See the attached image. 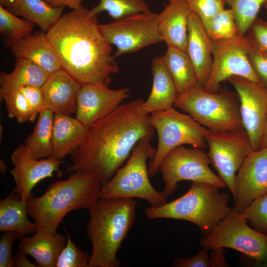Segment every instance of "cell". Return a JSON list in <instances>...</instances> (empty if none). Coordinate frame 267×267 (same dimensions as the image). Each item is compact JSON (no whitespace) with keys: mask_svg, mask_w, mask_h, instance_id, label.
Listing matches in <instances>:
<instances>
[{"mask_svg":"<svg viewBox=\"0 0 267 267\" xmlns=\"http://www.w3.org/2000/svg\"><path fill=\"white\" fill-rule=\"evenodd\" d=\"M212 40L199 17L190 9L188 22L187 52L192 64L198 85L204 87L213 63Z\"/></svg>","mask_w":267,"mask_h":267,"instance_id":"cell-18","label":"cell"},{"mask_svg":"<svg viewBox=\"0 0 267 267\" xmlns=\"http://www.w3.org/2000/svg\"><path fill=\"white\" fill-rule=\"evenodd\" d=\"M190 9L205 22L225 8L224 0H184Z\"/></svg>","mask_w":267,"mask_h":267,"instance_id":"cell-38","label":"cell"},{"mask_svg":"<svg viewBox=\"0 0 267 267\" xmlns=\"http://www.w3.org/2000/svg\"><path fill=\"white\" fill-rule=\"evenodd\" d=\"M27 202L13 190L0 201V231L17 232L19 238L35 233L39 229L36 222L27 218Z\"/></svg>","mask_w":267,"mask_h":267,"instance_id":"cell-25","label":"cell"},{"mask_svg":"<svg viewBox=\"0 0 267 267\" xmlns=\"http://www.w3.org/2000/svg\"><path fill=\"white\" fill-rule=\"evenodd\" d=\"M10 160L14 167L9 173L16 185L13 190L24 201H27L33 188L41 180L52 177L54 172L60 175L62 174L59 167L62 160L53 156L34 159L30 155L24 144L13 151Z\"/></svg>","mask_w":267,"mask_h":267,"instance_id":"cell-16","label":"cell"},{"mask_svg":"<svg viewBox=\"0 0 267 267\" xmlns=\"http://www.w3.org/2000/svg\"><path fill=\"white\" fill-rule=\"evenodd\" d=\"M212 250L209 257L208 249L202 247L195 256L190 257L177 258L172 267H228L224 256V248H215Z\"/></svg>","mask_w":267,"mask_h":267,"instance_id":"cell-34","label":"cell"},{"mask_svg":"<svg viewBox=\"0 0 267 267\" xmlns=\"http://www.w3.org/2000/svg\"><path fill=\"white\" fill-rule=\"evenodd\" d=\"M64 231L67 238V244L58 258L56 267H89L90 256L73 242L65 229Z\"/></svg>","mask_w":267,"mask_h":267,"instance_id":"cell-37","label":"cell"},{"mask_svg":"<svg viewBox=\"0 0 267 267\" xmlns=\"http://www.w3.org/2000/svg\"><path fill=\"white\" fill-rule=\"evenodd\" d=\"M25 96L32 113V122L38 114L45 108L44 100L42 87H26L19 89Z\"/></svg>","mask_w":267,"mask_h":267,"instance_id":"cell-41","label":"cell"},{"mask_svg":"<svg viewBox=\"0 0 267 267\" xmlns=\"http://www.w3.org/2000/svg\"><path fill=\"white\" fill-rule=\"evenodd\" d=\"M130 92L125 88L112 89L94 84L82 86L78 94L76 118L89 128L118 108Z\"/></svg>","mask_w":267,"mask_h":267,"instance_id":"cell-17","label":"cell"},{"mask_svg":"<svg viewBox=\"0 0 267 267\" xmlns=\"http://www.w3.org/2000/svg\"><path fill=\"white\" fill-rule=\"evenodd\" d=\"M0 100L4 101L9 118H15L18 123L32 122V113L27 101L20 90L0 92Z\"/></svg>","mask_w":267,"mask_h":267,"instance_id":"cell-35","label":"cell"},{"mask_svg":"<svg viewBox=\"0 0 267 267\" xmlns=\"http://www.w3.org/2000/svg\"><path fill=\"white\" fill-rule=\"evenodd\" d=\"M14 266L16 267H37L28 259L27 254L20 250L17 251L13 257Z\"/></svg>","mask_w":267,"mask_h":267,"instance_id":"cell-44","label":"cell"},{"mask_svg":"<svg viewBox=\"0 0 267 267\" xmlns=\"http://www.w3.org/2000/svg\"><path fill=\"white\" fill-rule=\"evenodd\" d=\"M248 56L259 84L267 89V52L252 46Z\"/></svg>","mask_w":267,"mask_h":267,"instance_id":"cell-39","label":"cell"},{"mask_svg":"<svg viewBox=\"0 0 267 267\" xmlns=\"http://www.w3.org/2000/svg\"><path fill=\"white\" fill-rule=\"evenodd\" d=\"M232 10L240 36L246 35L267 0H224Z\"/></svg>","mask_w":267,"mask_h":267,"instance_id":"cell-32","label":"cell"},{"mask_svg":"<svg viewBox=\"0 0 267 267\" xmlns=\"http://www.w3.org/2000/svg\"><path fill=\"white\" fill-rule=\"evenodd\" d=\"M203 23L213 42L228 40L239 35L234 14L230 8H224Z\"/></svg>","mask_w":267,"mask_h":267,"instance_id":"cell-31","label":"cell"},{"mask_svg":"<svg viewBox=\"0 0 267 267\" xmlns=\"http://www.w3.org/2000/svg\"><path fill=\"white\" fill-rule=\"evenodd\" d=\"M263 6L264 7L266 13L267 14V0L265 1V2L263 4Z\"/></svg>","mask_w":267,"mask_h":267,"instance_id":"cell-48","label":"cell"},{"mask_svg":"<svg viewBox=\"0 0 267 267\" xmlns=\"http://www.w3.org/2000/svg\"><path fill=\"white\" fill-rule=\"evenodd\" d=\"M247 33L253 47L267 52V22L257 18Z\"/></svg>","mask_w":267,"mask_h":267,"instance_id":"cell-40","label":"cell"},{"mask_svg":"<svg viewBox=\"0 0 267 267\" xmlns=\"http://www.w3.org/2000/svg\"><path fill=\"white\" fill-rule=\"evenodd\" d=\"M101 184L93 174L75 172L65 180L51 183L44 194L31 196L27 202L28 215L39 229L54 234L70 211L89 209L100 198Z\"/></svg>","mask_w":267,"mask_h":267,"instance_id":"cell-4","label":"cell"},{"mask_svg":"<svg viewBox=\"0 0 267 267\" xmlns=\"http://www.w3.org/2000/svg\"><path fill=\"white\" fill-rule=\"evenodd\" d=\"M234 209L241 212L267 193V148L253 151L244 160L234 181Z\"/></svg>","mask_w":267,"mask_h":267,"instance_id":"cell-15","label":"cell"},{"mask_svg":"<svg viewBox=\"0 0 267 267\" xmlns=\"http://www.w3.org/2000/svg\"><path fill=\"white\" fill-rule=\"evenodd\" d=\"M54 116V113L48 109L41 111L32 133L24 141L30 155L34 159L52 156Z\"/></svg>","mask_w":267,"mask_h":267,"instance_id":"cell-29","label":"cell"},{"mask_svg":"<svg viewBox=\"0 0 267 267\" xmlns=\"http://www.w3.org/2000/svg\"><path fill=\"white\" fill-rule=\"evenodd\" d=\"M213 43L212 66L203 87L206 91H218L221 83L233 76L243 77L259 84L249 61L248 54L253 45L246 35Z\"/></svg>","mask_w":267,"mask_h":267,"instance_id":"cell-12","label":"cell"},{"mask_svg":"<svg viewBox=\"0 0 267 267\" xmlns=\"http://www.w3.org/2000/svg\"><path fill=\"white\" fill-rule=\"evenodd\" d=\"M88 130L76 118L69 115L54 114L51 156L62 160L70 155L80 145Z\"/></svg>","mask_w":267,"mask_h":267,"instance_id":"cell-23","label":"cell"},{"mask_svg":"<svg viewBox=\"0 0 267 267\" xmlns=\"http://www.w3.org/2000/svg\"><path fill=\"white\" fill-rule=\"evenodd\" d=\"M16 0H0V6L6 8L14 3Z\"/></svg>","mask_w":267,"mask_h":267,"instance_id":"cell-46","label":"cell"},{"mask_svg":"<svg viewBox=\"0 0 267 267\" xmlns=\"http://www.w3.org/2000/svg\"><path fill=\"white\" fill-rule=\"evenodd\" d=\"M19 234L15 231H6L1 234L0 239V267H14L12 246Z\"/></svg>","mask_w":267,"mask_h":267,"instance_id":"cell-42","label":"cell"},{"mask_svg":"<svg viewBox=\"0 0 267 267\" xmlns=\"http://www.w3.org/2000/svg\"><path fill=\"white\" fill-rule=\"evenodd\" d=\"M134 198H99L89 209L87 233L92 245L89 267H119L117 254L135 219Z\"/></svg>","mask_w":267,"mask_h":267,"instance_id":"cell-3","label":"cell"},{"mask_svg":"<svg viewBox=\"0 0 267 267\" xmlns=\"http://www.w3.org/2000/svg\"><path fill=\"white\" fill-rule=\"evenodd\" d=\"M158 14L150 11L133 14L98 24L104 38L117 49L115 58L162 42L158 31Z\"/></svg>","mask_w":267,"mask_h":267,"instance_id":"cell-11","label":"cell"},{"mask_svg":"<svg viewBox=\"0 0 267 267\" xmlns=\"http://www.w3.org/2000/svg\"><path fill=\"white\" fill-rule=\"evenodd\" d=\"M227 81L232 85L238 95L242 124L253 149L259 150L267 113V89L239 76L231 77Z\"/></svg>","mask_w":267,"mask_h":267,"instance_id":"cell-14","label":"cell"},{"mask_svg":"<svg viewBox=\"0 0 267 267\" xmlns=\"http://www.w3.org/2000/svg\"><path fill=\"white\" fill-rule=\"evenodd\" d=\"M168 0L169 1V0Z\"/></svg>","mask_w":267,"mask_h":267,"instance_id":"cell-49","label":"cell"},{"mask_svg":"<svg viewBox=\"0 0 267 267\" xmlns=\"http://www.w3.org/2000/svg\"><path fill=\"white\" fill-rule=\"evenodd\" d=\"M50 75L35 63L17 58L13 70L0 73V92L19 90L30 86L42 87Z\"/></svg>","mask_w":267,"mask_h":267,"instance_id":"cell-26","label":"cell"},{"mask_svg":"<svg viewBox=\"0 0 267 267\" xmlns=\"http://www.w3.org/2000/svg\"><path fill=\"white\" fill-rule=\"evenodd\" d=\"M151 68L152 87L148 97L142 104L143 109L149 114L173 107L179 94L162 56L153 59Z\"/></svg>","mask_w":267,"mask_h":267,"instance_id":"cell-24","label":"cell"},{"mask_svg":"<svg viewBox=\"0 0 267 267\" xmlns=\"http://www.w3.org/2000/svg\"><path fill=\"white\" fill-rule=\"evenodd\" d=\"M219 187L203 182H192L182 196L157 207L145 209L149 219L181 220L198 226L203 234L210 232L226 215L230 208L229 196Z\"/></svg>","mask_w":267,"mask_h":267,"instance_id":"cell-5","label":"cell"},{"mask_svg":"<svg viewBox=\"0 0 267 267\" xmlns=\"http://www.w3.org/2000/svg\"><path fill=\"white\" fill-rule=\"evenodd\" d=\"M158 14V31L167 45L186 52L190 8L184 0H170Z\"/></svg>","mask_w":267,"mask_h":267,"instance_id":"cell-20","label":"cell"},{"mask_svg":"<svg viewBox=\"0 0 267 267\" xmlns=\"http://www.w3.org/2000/svg\"><path fill=\"white\" fill-rule=\"evenodd\" d=\"M53 7L67 6L72 9L82 6V0H43Z\"/></svg>","mask_w":267,"mask_h":267,"instance_id":"cell-43","label":"cell"},{"mask_svg":"<svg viewBox=\"0 0 267 267\" xmlns=\"http://www.w3.org/2000/svg\"><path fill=\"white\" fill-rule=\"evenodd\" d=\"M240 213L253 228L267 235V193L253 201Z\"/></svg>","mask_w":267,"mask_h":267,"instance_id":"cell-36","label":"cell"},{"mask_svg":"<svg viewBox=\"0 0 267 267\" xmlns=\"http://www.w3.org/2000/svg\"><path fill=\"white\" fill-rule=\"evenodd\" d=\"M206 140L211 164L233 196L236 174L245 158L254 151L248 134L245 130L210 131Z\"/></svg>","mask_w":267,"mask_h":267,"instance_id":"cell-13","label":"cell"},{"mask_svg":"<svg viewBox=\"0 0 267 267\" xmlns=\"http://www.w3.org/2000/svg\"><path fill=\"white\" fill-rule=\"evenodd\" d=\"M267 148V113L265 120L261 143V149Z\"/></svg>","mask_w":267,"mask_h":267,"instance_id":"cell-45","label":"cell"},{"mask_svg":"<svg viewBox=\"0 0 267 267\" xmlns=\"http://www.w3.org/2000/svg\"><path fill=\"white\" fill-rule=\"evenodd\" d=\"M150 115L158 137L155 155L148 168L150 177L158 173L163 158L177 147L185 144L202 149L206 147V136L210 130L190 115L179 112L174 107Z\"/></svg>","mask_w":267,"mask_h":267,"instance_id":"cell-8","label":"cell"},{"mask_svg":"<svg viewBox=\"0 0 267 267\" xmlns=\"http://www.w3.org/2000/svg\"><path fill=\"white\" fill-rule=\"evenodd\" d=\"M143 101L138 98L122 103L89 127L80 145L70 155L68 171L91 173L101 185L109 181L139 140L154 136L155 130L150 114L143 108Z\"/></svg>","mask_w":267,"mask_h":267,"instance_id":"cell-1","label":"cell"},{"mask_svg":"<svg viewBox=\"0 0 267 267\" xmlns=\"http://www.w3.org/2000/svg\"><path fill=\"white\" fill-rule=\"evenodd\" d=\"M81 86L62 69L50 75L42 87L45 108L54 114L70 115L76 113Z\"/></svg>","mask_w":267,"mask_h":267,"instance_id":"cell-19","label":"cell"},{"mask_svg":"<svg viewBox=\"0 0 267 267\" xmlns=\"http://www.w3.org/2000/svg\"><path fill=\"white\" fill-rule=\"evenodd\" d=\"M67 238L60 233H48L38 229L31 237L21 238L19 250L32 256L39 267H56L58 258Z\"/></svg>","mask_w":267,"mask_h":267,"instance_id":"cell-22","label":"cell"},{"mask_svg":"<svg viewBox=\"0 0 267 267\" xmlns=\"http://www.w3.org/2000/svg\"><path fill=\"white\" fill-rule=\"evenodd\" d=\"M241 213L231 208L226 215L200 241L209 249L222 247L237 250L267 267V235L250 227Z\"/></svg>","mask_w":267,"mask_h":267,"instance_id":"cell-9","label":"cell"},{"mask_svg":"<svg viewBox=\"0 0 267 267\" xmlns=\"http://www.w3.org/2000/svg\"><path fill=\"white\" fill-rule=\"evenodd\" d=\"M97 15L83 6L62 15L46 32L61 69L82 86L108 87L119 66L98 29Z\"/></svg>","mask_w":267,"mask_h":267,"instance_id":"cell-2","label":"cell"},{"mask_svg":"<svg viewBox=\"0 0 267 267\" xmlns=\"http://www.w3.org/2000/svg\"><path fill=\"white\" fill-rule=\"evenodd\" d=\"M5 8L37 24L42 31L46 32L61 17L64 7H53L43 0H16Z\"/></svg>","mask_w":267,"mask_h":267,"instance_id":"cell-27","label":"cell"},{"mask_svg":"<svg viewBox=\"0 0 267 267\" xmlns=\"http://www.w3.org/2000/svg\"><path fill=\"white\" fill-rule=\"evenodd\" d=\"M151 139L144 137L139 140L124 165L109 181L101 185L100 198L142 199L152 207L167 202V198L155 189L149 180L147 160H152L156 151L151 144Z\"/></svg>","mask_w":267,"mask_h":267,"instance_id":"cell-6","label":"cell"},{"mask_svg":"<svg viewBox=\"0 0 267 267\" xmlns=\"http://www.w3.org/2000/svg\"><path fill=\"white\" fill-rule=\"evenodd\" d=\"M91 10L96 15L106 11L114 20L150 11L144 0H100L99 4Z\"/></svg>","mask_w":267,"mask_h":267,"instance_id":"cell-33","label":"cell"},{"mask_svg":"<svg viewBox=\"0 0 267 267\" xmlns=\"http://www.w3.org/2000/svg\"><path fill=\"white\" fill-rule=\"evenodd\" d=\"M34 24L0 6V33L6 47L10 48L17 42L32 35Z\"/></svg>","mask_w":267,"mask_h":267,"instance_id":"cell-30","label":"cell"},{"mask_svg":"<svg viewBox=\"0 0 267 267\" xmlns=\"http://www.w3.org/2000/svg\"><path fill=\"white\" fill-rule=\"evenodd\" d=\"M162 57L179 94L198 85L194 68L186 52L167 45V49Z\"/></svg>","mask_w":267,"mask_h":267,"instance_id":"cell-28","label":"cell"},{"mask_svg":"<svg viewBox=\"0 0 267 267\" xmlns=\"http://www.w3.org/2000/svg\"><path fill=\"white\" fill-rule=\"evenodd\" d=\"M210 164L211 162L208 153L202 149L187 148L184 145L173 149L160 164L159 171L165 183L162 192L167 198L173 194L178 183L182 180L206 182L224 188L226 184L211 171Z\"/></svg>","mask_w":267,"mask_h":267,"instance_id":"cell-10","label":"cell"},{"mask_svg":"<svg viewBox=\"0 0 267 267\" xmlns=\"http://www.w3.org/2000/svg\"><path fill=\"white\" fill-rule=\"evenodd\" d=\"M0 169L2 174H4L7 169V166L3 161L0 162Z\"/></svg>","mask_w":267,"mask_h":267,"instance_id":"cell-47","label":"cell"},{"mask_svg":"<svg viewBox=\"0 0 267 267\" xmlns=\"http://www.w3.org/2000/svg\"><path fill=\"white\" fill-rule=\"evenodd\" d=\"M174 106L188 114L212 131L236 132L244 130L237 92H209L196 85L179 93Z\"/></svg>","mask_w":267,"mask_h":267,"instance_id":"cell-7","label":"cell"},{"mask_svg":"<svg viewBox=\"0 0 267 267\" xmlns=\"http://www.w3.org/2000/svg\"><path fill=\"white\" fill-rule=\"evenodd\" d=\"M16 58L24 59L39 66L49 75L61 69L59 58L45 32H36L10 47Z\"/></svg>","mask_w":267,"mask_h":267,"instance_id":"cell-21","label":"cell"}]
</instances>
